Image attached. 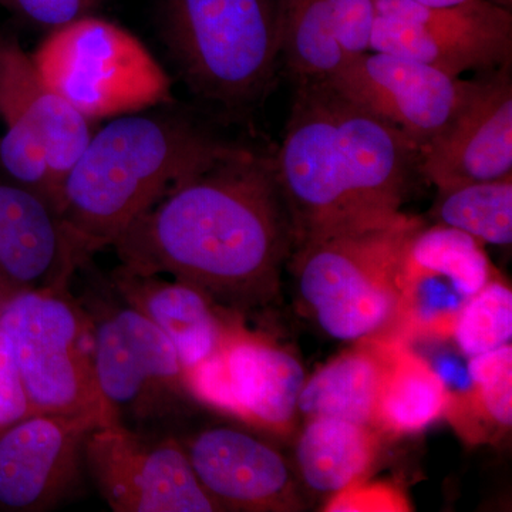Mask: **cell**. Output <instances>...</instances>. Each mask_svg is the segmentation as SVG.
Returning a JSON list of instances; mask_svg holds the SVG:
<instances>
[{"label": "cell", "instance_id": "27", "mask_svg": "<svg viewBox=\"0 0 512 512\" xmlns=\"http://www.w3.org/2000/svg\"><path fill=\"white\" fill-rule=\"evenodd\" d=\"M33 414L12 343L0 329V430Z\"/></svg>", "mask_w": 512, "mask_h": 512}, {"label": "cell", "instance_id": "2", "mask_svg": "<svg viewBox=\"0 0 512 512\" xmlns=\"http://www.w3.org/2000/svg\"><path fill=\"white\" fill-rule=\"evenodd\" d=\"M417 151L402 131L328 84L302 82L274 160L293 249L396 221Z\"/></svg>", "mask_w": 512, "mask_h": 512}, {"label": "cell", "instance_id": "8", "mask_svg": "<svg viewBox=\"0 0 512 512\" xmlns=\"http://www.w3.org/2000/svg\"><path fill=\"white\" fill-rule=\"evenodd\" d=\"M90 318L94 372L109 424L165 436V424L197 402L173 343L127 303Z\"/></svg>", "mask_w": 512, "mask_h": 512}, {"label": "cell", "instance_id": "26", "mask_svg": "<svg viewBox=\"0 0 512 512\" xmlns=\"http://www.w3.org/2000/svg\"><path fill=\"white\" fill-rule=\"evenodd\" d=\"M468 376L485 419L495 426L510 429L512 424V348L491 350L470 357Z\"/></svg>", "mask_w": 512, "mask_h": 512}, {"label": "cell", "instance_id": "9", "mask_svg": "<svg viewBox=\"0 0 512 512\" xmlns=\"http://www.w3.org/2000/svg\"><path fill=\"white\" fill-rule=\"evenodd\" d=\"M0 164L60 212L63 183L92 137L90 120L50 89L32 57L0 39Z\"/></svg>", "mask_w": 512, "mask_h": 512}, {"label": "cell", "instance_id": "3", "mask_svg": "<svg viewBox=\"0 0 512 512\" xmlns=\"http://www.w3.org/2000/svg\"><path fill=\"white\" fill-rule=\"evenodd\" d=\"M237 148L183 119L131 113L92 134L63 183L60 215L87 259L168 192Z\"/></svg>", "mask_w": 512, "mask_h": 512}, {"label": "cell", "instance_id": "1", "mask_svg": "<svg viewBox=\"0 0 512 512\" xmlns=\"http://www.w3.org/2000/svg\"><path fill=\"white\" fill-rule=\"evenodd\" d=\"M111 247L121 271L171 276L224 311L266 305L293 252L274 160L237 148L168 192Z\"/></svg>", "mask_w": 512, "mask_h": 512}, {"label": "cell", "instance_id": "16", "mask_svg": "<svg viewBox=\"0 0 512 512\" xmlns=\"http://www.w3.org/2000/svg\"><path fill=\"white\" fill-rule=\"evenodd\" d=\"M84 256L55 205L15 183H0V305L23 292L63 291Z\"/></svg>", "mask_w": 512, "mask_h": 512}, {"label": "cell", "instance_id": "10", "mask_svg": "<svg viewBox=\"0 0 512 512\" xmlns=\"http://www.w3.org/2000/svg\"><path fill=\"white\" fill-rule=\"evenodd\" d=\"M370 50L417 60L454 77L500 69L511 63V10L495 0L451 6L376 0Z\"/></svg>", "mask_w": 512, "mask_h": 512}, {"label": "cell", "instance_id": "20", "mask_svg": "<svg viewBox=\"0 0 512 512\" xmlns=\"http://www.w3.org/2000/svg\"><path fill=\"white\" fill-rule=\"evenodd\" d=\"M384 366L386 342L362 340L305 379L298 413L306 419L336 417L372 427Z\"/></svg>", "mask_w": 512, "mask_h": 512}, {"label": "cell", "instance_id": "11", "mask_svg": "<svg viewBox=\"0 0 512 512\" xmlns=\"http://www.w3.org/2000/svg\"><path fill=\"white\" fill-rule=\"evenodd\" d=\"M83 461L113 511H220L175 437L99 426L84 440Z\"/></svg>", "mask_w": 512, "mask_h": 512}, {"label": "cell", "instance_id": "31", "mask_svg": "<svg viewBox=\"0 0 512 512\" xmlns=\"http://www.w3.org/2000/svg\"><path fill=\"white\" fill-rule=\"evenodd\" d=\"M0 5L12 10V2H10V0H0Z\"/></svg>", "mask_w": 512, "mask_h": 512}, {"label": "cell", "instance_id": "23", "mask_svg": "<svg viewBox=\"0 0 512 512\" xmlns=\"http://www.w3.org/2000/svg\"><path fill=\"white\" fill-rule=\"evenodd\" d=\"M481 245L458 229L439 224L421 227L407 245L403 265L440 276L461 298L467 299L493 279L490 261Z\"/></svg>", "mask_w": 512, "mask_h": 512}, {"label": "cell", "instance_id": "32", "mask_svg": "<svg viewBox=\"0 0 512 512\" xmlns=\"http://www.w3.org/2000/svg\"><path fill=\"white\" fill-rule=\"evenodd\" d=\"M495 2L501 3V5L511 6L512 0H495Z\"/></svg>", "mask_w": 512, "mask_h": 512}, {"label": "cell", "instance_id": "25", "mask_svg": "<svg viewBox=\"0 0 512 512\" xmlns=\"http://www.w3.org/2000/svg\"><path fill=\"white\" fill-rule=\"evenodd\" d=\"M458 348L467 357L483 355L512 339V292L510 286L491 279L483 289L463 302L454 320Z\"/></svg>", "mask_w": 512, "mask_h": 512}, {"label": "cell", "instance_id": "19", "mask_svg": "<svg viewBox=\"0 0 512 512\" xmlns=\"http://www.w3.org/2000/svg\"><path fill=\"white\" fill-rule=\"evenodd\" d=\"M111 282L124 303L143 313L170 339L185 373L218 352L235 328L222 320V309L204 293L175 279L127 274L117 268Z\"/></svg>", "mask_w": 512, "mask_h": 512}, {"label": "cell", "instance_id": "12", "mask_svg": "<svg viewBox=\"0 0 512 512\" xmlns=\"http://www.w3.org/2000/svg\"><path fill=\"white\" fill-rule=\"evenodd\" d=\"M305 379L291 352L239 326L218 352L187 372L198 403L275 433L292 427Z\"/></svg>", "mask_w": 512, "mask_h": 512}, {"label": "cell", "instance_id": "29", "mask_svg": "<svg viewBox=\"0 0 512 512\" xmlns=\"http://www.w3.org/2000/svg\"><path fill=\"white\" fill-rule=\"evenodd\" d=\"M12 10L22 13L37 25L57 28L74 19L90 15L103 0H10Z\"/></svg>", "mask_w": 512, "mask_h": 512}, {"label": "cell", "instance_id": "22", "mask_svg": "<svg viewBox=\"0 0 512 512\" xmlns=\"http://www.w3.org/2000/svg\"><path fill=\"white\" fill-rule=\"evenodd\" d=\"M451 396L439 370L400 343L386 342V366L373 426L414 434L450 412Z\"/></svg>", "mask_w": 512, "mask_h": 512}, {"label": "cell", "instance_id": "5", "mask_svg": "<svg viewBox=\"0 0 512 512\" xmlns=\"http://www.w3.org/2000/svg\"><path fill=\"white\" fill-rule=\"evenodd\" d=\"M163 36L192 89L227 104L258 96L281 56L276 0H165Z\"/></svg>", "mask_w": 512, "mask_h": 512}, {"label": "cell", "instance_id": "30", "mask_svg": "<svg viewBox=\"0 0 512 512\" xmlns=\"http://www.w3.org/2000/svg\"><path fill=\"white\" fill-rule=\"evenodd\" d=\"M413 2L427 6H451L458 5V3L468 2V0H413Z\"/></svg>", "mask_w": 512, "mask_h": 512}, {"label": "cell", "instance_id": "17", "mask_svg": "<svg viewBox=\"0 0 512 512\" xmlns=\"http://www.w3.org/2000/svg\"><path fill=\"white\" fill-rule=\"evenodd\" d=\"M205 493L220 511H289L298 507L284 456L248 431L211 427L184 444Z\"/></svg>", "mask_w": 512, "mask_h": 512}, {"label": "cell", "instance_id": "24", "mask_svg": "<svg viewBox=\"0 0 512 512\" xmlns=\"http://www.w3.org/2000/svg\"><path fill=\"white\" fill-rule=\"evenodd\" d=\"M431 214L437 224L481 244L507 247L512 242V177L439 191Z\"/></svg>", "mask_w": 512, "mask_h": 512}, {"label": "cell", "instance_id": "4", "mask_svg": "<svg viewBox=\"0 0 512 512\" xmlns=\"http://www.w3.org/2000/svg\"><path fill=\"white\" fill-rule=\"evenodd\" d=\"M421 227L402 214L382 227L329 235L293 249L299 295L326 335L362 342L396 322L404 252Z\"/></svg>", "mask_w": 512, "mask_h": 512}, {"label": "cell", "instance_id": "28", "mask_svg": "<svg viewBox=\"0 0 512 512\" xmlns=\"http://www.w3.org/2000/svg\"><path fill=\"white\" fill-rule=\"evenodd\" d=\"M407 507L406 498L396 488L363 481L330 495L326 503V511L335 512L407 511Z\"/></svg>", "mask_w": 512, "mask_h": 512}, {"label": "cell", "instance_id": "7", "mask_svg": "<svg viewBox=\"0 0 512 512\" xmlns=\"http://www.w3.org/2000/svg\"><path fill=\"white\" fill-rule=\"evenodd\" d=\"M32 412L109 424L93 359L90 313L63 291L23 292L0 305Z\"/></svg>", "mask_w": 512, "mask_h": 512}, {"label": "cell", "instance_id": "15", "mask_svg": "<svg viewBox=\"0 0 512 512\" xmlns=\"http://www.w3.org/2000/svg\"><path fill=\"white\" fill-rule=\"evenodd\" d=\"M92 417L35 413L0 434V507L43 511L72 491Z\"/></svg>", "mask_w": 512, "mask_h": 512}, {"label": "cell", "instance_id": "21", "mask_svg": "<svg viewBox=\"0 0 512 512\" xmlns=\"http://www.w3.org/2000/svg\"><path fill=\"white\" fill-rule=\"evenodd\" d=\"M306 420L296 443L303 483L315 493L333 495L365 480L379 450L370 426L336 417Z\"/></svg>", "mask_w": 512, "mask_h": 512}, {"label": "cell", "instance_id": "6", "mask_svg": "<svg viewBox=\"0 0 512 512\" xmlns=\"http://www.w3.org/2000/svg\"><path fill=\"white\" fill-rule=\"evenodd\" d=\"M43 82L87 120L171 101V79L133 33L92 15L53 28L30 53Z\"/></svg>", "mask_w": 512, "mask_h": 512}, {"label": "cell", "instance_id": "14", "mask_svg": "<svg viewBox=\"0 0 512 512\" xmlns=\"http://www.w3.org/2000/svg\"><path fill=\"white\" fill-rule=\"evenodd\" d=\"M417 163L439 191L512 177L510 64L476 82L456 116L419 147Z\"/></svg>", "mask_w": 512, "mask_h": 512}, {"label": "cell", "instance_id": "13", "mask_svg": "<svg viewBox=\"0 0 512 512\" xmlns=\"http://www.w3.org/2000/svg\"><path fill=\"white\" fill-rule=\"evenodd\" d=\"M323 83L392 124L417 148L443 130L476 87V82L450 76L429 64L372 50Z\"/></svg>", "mask_w": 512, "mask_h": 512}, {"label": "cell", "instance_id": "18", "mask_svg": "<svg viewBox=\"0 0 512 512\" xmlns=\"http://www.w3.org/2000/svg\"><path fill=\"white\" fill-rule=\"evenodd\" d=\"M279 52L302 82H323L370 52L376 0H276Z\"/></svg>", "mask_w": 512, "mask_h": 512}]
</instances>
